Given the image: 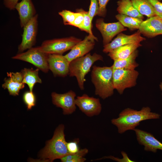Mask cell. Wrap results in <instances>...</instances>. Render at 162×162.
I'll use <instances>...</instances> for the list:
<instances>
[{"label":"cell","instance_id":"obj_1","mask_svg":"<svg viewBox=\"0 0 162 162\" xmlns=\"http://www.w3.org/2000/svg\"><path fill=\"white\" fill-rule=\"evenodd\" d=\"M160 116L152 112L148 107H143L139 111L127 108L120 112L118 118L112 119L111 122L116 127L118 133L122 134L128 130H134L142 121L158 119Z\"/></svg>","mask_w":162,"mask_h":162},{"label":"cell","instance_id":"obj_2","mask_svg":"<svg viewBox=\"0 0 162 162\" xmlns=\"http://www.w3.org/2000/svg\"><path fill=\"white\" fill-rule=\"evenodd\" d=\"M64 126L60 124L55 129L52 138L48 141L41 151L39 156L43 160L52 162L70 154L67 146L64 134Z\"/></svg>","mask_w":162,"mask_h":162},{"label":"cell","instance_id":"obj_3","mask_svg":"<svg viewBox=\"0 0 162 162\" xmlns=\"http://www.w3.org/2000/svg\"><path fill=\"white\" fill-rule=\"evenodd\" d=\"M112 66L92 67L91 76L95 87V94L105 99L112 95L114 89Z\"/></svg>","mask_w":162,"mask_h":162},{"label":"cell","instance_id":"obj_4","mask_svg":"<svg viewBox=\"0 0 162 162\" xmlns=\"http://www.w3.org/2000/svg\"><path fill=\"white\" fill-rule=\"evenodd\" d=\"M98 60H103L101 55L96 53L92 55L88 53L70 62L68 75L70 76H75L76 78L78 86L81 90L84 89L86 75L90 71L93 64Z\"/></svg>","mask_w":162,"mask_h":162},{"label":"cell","instance_id":"obj_5","mask_svg":"<svg viewBox=\"0 0 162 162\" xmlns=\"http://www.w3.org/2000/svg\"><path fill=\"white\" fill-rule=\"evenodd\" d=\"M81 40L73 37L54 39L44 41L39 46L40 50L46 54L62 55Z\"/></svg>","mask_w":162,"mask_h":162},{"label":"cell","instance_id":"obj_6","mask_svg":"<svg viewBox=\"0 0 162 162\" xmlns=\"http://www.w3.org/2000/svg\"><path fill=\"white\" fill-rule=\"evenodd\" d=\"M48 55L42 52L39 46L32 47L25 52L19 53L12 58L29 63L42 72L46 73L49 70Z\"/></svg>","mask_w":162,"mask_h":162},{"label":"cell","instance_id":"obj_7","mask_svg":"<svg viewBox=\"0 0 162 162\" xmlns=\"http://www.w3.org/2000/svg\"><path fill=\"white\" fill-rule=\"evenodd\" d=\"M139 75L134 70L122 69H113V82L114 89L122 94L126 88L135 86Z\"/></svg>","mask_w":162,"mask_h":162},{"label":"cell","instance_id":"obj_8","mask_svg":"<svg viewBox=\"0 0 162 162\" xmlns=\"http://www.w3.org/2000/svg\"><path fill=\"white\" fill-rule=\"evenodd\" d=\"M38 16L36 14L23 27L22 41L18 47L19 53L32 48L35 44L38 32Z\"/></svg>","mask_w":162,"mask_h":162},{"label":"cell","instance_id":"obj_9","mask_svg":"<svg viewBox=\"0 0 162 162\" xmlns=\"http://www.w3.org/2000/svg\"><path fill=\"white\" fill-rule=\"evenodd\" d=\"M52 101L56 106L61 108L64 115H70L74 113L76 109L75 97L76 94L72 90L64 94L55 92L51 93Z\"/></svg>","mask_w":162,"mask_h":162},{"label":"cell","instance_id":"obj_10","mask_svg":"<svg viewBox=\"0 0 162 162\" xmlns=\"http://www.w3.org/2000/svg\"><path fill=\"white\" fill-rule=\"evenodd\" d=\"M76 104L83 113L89 117L99 115L102 110L99 99L90 97L86 94L77 96Z\"/></svg>","mask_w":162,"mask_h":162},{"label":"cell","instance_id":"obj_11","mask_svg":"<svg viewBox=\"0 0 162 162\" xmlns=\"http://www.w3.org/2000/svg\"><path fill=\"white\" fill-rule=\"evenodd\" d=\"M96 26L102 35L104 45L110 43L116 35L127 30L119 21L106 23L104 22L103 19L97 20Z\"/></svg>","mask_w":162,"mask_h":162},{"label":"cell","instance_id":"obj_12","mask_svg":"<svg viewBox=\"0 0 162 162\" xmlns=\"http://www.w3.org/2000/svg\"><path fill=\"white\" fill-rule=\"evenodd\" d=\"M49 68L55 76L64 77L69 73L70 62L64 56L57 54H48Z\"/></svg>","mask_w":162,"mask_h":162},{"label":"cell","instance_id":"obj_13","mask_svg":"<svg viewBox=\"0 0 162 162\" xmlns=\"http://www.w3.org/2000/svg\"><path fill=\"white\" fill-rule=\"evenodd\" d=\"M97 39L93 35L89 34L83 40L75 45L65 57L70 62L75 59L84 56L93 49L94 41H97Z\"/></svg>","mask_w":162,"mask_h":162},{"label":"cell","instance_id":"obj_14","mask_svg":"<svg viewBox=\"0 0 162 162\" xmlns=\"http://www.w3.org/2000/svg\"><path fill=\"white\" fill-rule=\"evenodd\" d=\"M139 30L131 35H127L122 33L118 34L117 37L111 42L104 46L103 50L105 53L109 52L114 49L124 45L140 42L145 40L141 35Z\"/></svg>","mask_w":162,"mask_h":162},{"label":"cell","instance_id":"obj_15","mask_svg":"<svg viewBox=\"0 0 162 162\" xmlns=\"http://www.w3.org/2000/svg\"><path fill=\"white\" fill-rule=\"evenodd\" d=\"M141 33L148 38L162 34V18L155 16L143 21L139 28Z\"/></svg>","mask_w":162,"mask_h":162},{"label":"cell","instance_id":"obj_16","mask_svg":"<svg viewBox=\"0 0 162 162\" xmlns=\"http://www.w3.org/2000/svg\"><path fill=\"white\" fill-rule=\"evenodd\" d=\"M134 130L138 143L144 146L145 151L155 153L158 149L162 151V143L152 134L138 129L135 128Z\"/></svg>","mask_w":162,"mask_h":162},{"label":"cell","instance_id":"obj_17","mask_svg":"<svg viewBox=\"0 0 162 162\" xmlns=\"http://www.w3.org/2000/svg\"><path fill=\"white\" fill-rule=\"evenodd\" d=\"M7 78L4 80L2 87L7 89L10 95L16 96L19 95L21 89H23L25 83L23 82V77L21 72L7 73Z\"/></svg>","mask_w":162,"mask_h":162},{"label":"cell","instance_id":"obj_18","mask_svg":"<svg viewBox=\"0 0 162 162\" xmlns=\"http://www.w3.org/2000/svg\"><path fill=\"white\" fill-rule=\"evenodd\" d=\"M15 9L18 12L20 26L23 27L36 14L32 0H22L16 4Z\"/></svg>","mask_w":162,"mask_h":162},{"label":"cell","instance_id":"obj_19","mask_svg":"<svg viewBox=\"0 0 162 162\" xmlns=\"http://www.w3.org/2000/svg\"><path fill=\"white\" fill-rule=\"evenodd\" d=\"M141 46L140 43L122 46L109 52L108 56L114 61L124 59L128 57L138 47Z\"/></svg>","mask_w":162,"mask_h":162},{"label":"cell","instance_id":"obj_20","mask_svg":"<svg viewBox=\"0 0 162 162\" xmlns=\"http://www.w3.org/2000/svg\"><path fill=\"white\" fill-rule=\"evenodd\" d=\"M39 69L37 68H24L20 71L23 77V82L28 86L29 91L33 92L34 85L38 83H41L42 81L38 76Z\"/></svg>","mask_w":162,"mask_h":162},{"label":"cell","instance_id":"obj_21","mask_svg":"<svg viewBox=\"0 0 162 162\" xmlns=\"http://www.w3.org/2000/svg\"><path fill=\"white\" fill-rule=\"evenodd\" d=\"M117 10L119 14L143 19L141 14L135 8L131 0H120L117 2Z\"/></svg>","mask_w":162,"mask_h":162},{"label":"cell","instance_id":"obj_22","mask_svg":"<svg viewBox=\"0 0 162 162\" xmlns=\"http://www.w3.org/2000/svg\"><path fill=\"white\" fill-rule=\"evenodd\" d=\"M138 52L136 50L126 58L114 61L113 64L112 66L113 69L135 70L139 65L135 61Z\"/></svg>","mask_w":162,"mask_h":162},{"label":"cell","instance_id":"obj_23","mask_svg":"<svg viewBox=\"0 0 162 162\" xmlns=\"http://www.w3.org/2000/svg\"><path fill=\"white\" fill-rule=\"evenodd\" d=\"M133 4L142 15L148 18L157 16L154 9L148 0H131Z\"/></svg>","mask_w":162,"mask_h":162},{"label":"cell","instance_id":"obj_24","mask_svg":"<svg viewBox=\"0 0 162 162\" xmlns=\"http://www.w3.org/2000/svg\"><path fill=\"white\" fill-rule=\"evenodd\" d=\"M116 17L124 26L128 28L131 30L139 29L143 21L142 19L141 18L121 14L116 15Z\"/></svg>","mask_w":162,"mask_h":162},{"label":"cell","instance_id":"obj_25","mask_svg":"<svg viewBox=\"0 0 162 162\" xmlns=\"http://www.w3.org/2000/svg\"><path fill=\"white\" fill-rule=\"evenodd\" d=\"M88 152L86 148L82 149L75 154H68L60 159L62 162H84L86 160L84 157Z\"/></svg>","mask_w":162,"mask_h":162},{"label":"cell","instance_id":"obj_26","mask_svg":"<svg viewBox=\"0 0 162 162\" xmlns=\"http://www.w3.org/2000/svg\"><path fill=\"white\" fill-rule=\"evenodd\" d=\"M76 12L81 14L83 16V31L86 32L90 34L93 35L92 31V20L89 15L88 11H86L80 8L77 9Z\"/></svg>","mask_w":162,"mask_h":162},{"label":"cell","instance_id":"obj_27","mask_svg":"<svg viewBox=\"0 0 162 162\" xmlns=\"http://www.w3.org/2000/svg\"><path fill=\"white\" fill-rule=\"evenodd\" d=\"M58 14L62 17L64 25L73 26L76 15V12L64 10L59 12Z\"/></svg>","mask_w":162,"mask_h":162},{"label":"cell","instance_id":"obj_28","mask_svg":"<svg viewBox=\"0 0 162 162\" xmlns=\"http://www.w3.org/2000/svg\"><path fill=\"white\" fill-rule=\"evenodd\" d=\"M23 98L28 110H31L35 105L36 98L33 92L30 91L26 92L23 94Z\"/></svg>","mask_w":162,"mask_h":162},{"label":"cell","instance_id":"obj_29","mask_svg":"<svg viewBox=\"0 0 162 162\" xmlns=\"http://www.w3.org/2000/svg\"><path fill=\"white\" fill-rule=\"evenodd\" d=\"M90 4L88 11L89 15L92 20L94 17L98 15L99 10L98 0H90Z\"/></svg>","mask_w":162,"mask_h":162},{"label":"cell","instance_id":"obj_30","mask_svg":"<svg viewBox=\"0 0 162 162\" xmlns=\"http://www.w3.org/2000/svg\"><path fill=\"white\" fill-rule=\"evenodd\" d=\"M78 142V139H76L73 141L67 142V149L70 154H75L79 151Z\"/></svg>","mask_w":162,"mask_h":162},{"label":"cell","instance_id":"obj_31","mask_svg":"<svg viewBox=\"0 0 162 162\" xmlns=\"http://www.w3.org/2000/svg\"><path fill=\"white\" fill-rule=\"evenodd\" d=\"M154 7L156 14L162 18V3L159 0H148Z\"/></svg>","mask_w":162,"mask_h":162},{"label":"cell","instance_id":"obj_32","mask_svg":"<svg viewBox=\"0 0 162 162\" xmlns=\"http://www.w3.org/2000/svg\"><path fill=\"white\" fill-rule=\"evenodd\" d=\"M76 12V15L72 26L77 27L81 30L83 31V16L81 14L78 12Z\"/></svg>","mask_w":162,"mask_h":162},{"label":"cell","instance_id":"obj_33","mask_svg":"<svg viewBox=\"0 0 162 162\" xmlns=\"http://www.w3.org/2000/svg\"><path fill=\"white\" fill-rule=\"evenodd\" d=\"M99 4V10L98 15L104 17L106 15V7L110 0H98Z\"/></svg>","mask_w":162,"mask_h":162},{"label":"cell","instance_id":"obj_34","mask_svg":"<svg viewBox=\"0 0 162 162\" xmlns=\"http://www.w3.org/2000/svg\"><path fill=\"white\" fill-rule=\"evenodd\" d=\"M19 0H3L4 6L8 8L13 10L15 9V6Z\"/></svg>","mask_w":162,"mask_h":162},{"label":"cell","instance_id":"obj_35","mask_svg":"<svg viewBox=\"0 0 162 162\" xmlns=\"http://www.w3.org/2000/svg\"><path fill=\"white\" fill-rule=\"evenodd\" d=\"M160 86L161 89L162 91V82L160 84Z\"/></svg>","mask_w":162,"mask_h":162}]
</instances>
